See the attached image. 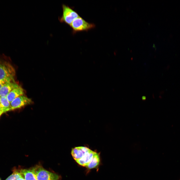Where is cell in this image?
<instances>
[{
  "instance_id": "obj_1",
  "label": "cell",
  "mask_w": 180,
  "mask_h": 180,
  "mask_svg": "<svg viewBox=\"0 0 180 180\" xmlns=\"http://www.w3.org/2000/svg\"><path fill=\"white\" fill-rule=\"evenodd\" d=\"M15 74V70L10 63L0 60V83L4 84L14 81Z\"/></svg>"
},
{
  "instance_id": "obj_2",
  "label": "cell",
  "mask_w": 180,
  "mask_h": 180,
  "mask_svg": "<svg viewBox=\"0 0 180 180\" xmlns=\"http://www.w3.org/2000/svg\"><path fill=\"white\" fill-rule=\"evenodd\" d=\"M62 15L58 18V20L60 22L64 23L70 26L74 20L80 16L76 11L68 6L62 4Z\"/></svg>"
},
{
  "instance_id": "obj_3",
  "label": "cell",
  "mask_w": 180,
  "mask_h": 180,
  "mask_svg": "<svg viewBox=\"0 0 180 180\" xmlns=\"http://www.w3.org/2000/svg\"><path fill=\"white\" fill-rule=\"evenodd\" d=\"M72 32L74 33L77 32L87 31L95 27L93 23H90L86 21L80 16L75 19L70 25Z\"/></svg>"
},
{
  "instance_id": "obj_4",
  "label": "cell",
  "mask_w": 180,
  "mask_h": 180,
  "mask_svg": "<svg viewBox=\"0 0 180 180\" xmlns=\"http://www.w3.org/2000/svg\"><path fill=\"white\" fill-rule=\"evenodd\" d=\"M37 180H59L58 174L47 170L40 165L34 167Z\"/></svg>"
},
{
  "instance_id": "obj_5",
  "label": "cell",
  "mask_w": 180,
  "mask_h": 180,
  "mask_svg": "<svg viewBox=\"0 0 180 180\" xmlns=\"http://www.w3.org/2000/svg\"><path fill=\"white\" fill-rule=\"evenodd\" d=\"M33 102L31 98L24 95L15 98L10 103V104L12 110L30 104Z\"/></svg>"
},
{
  "instance_id": "obj_6",
  "label": "cell",
  "mask_w": 180,
  "mask_h": 180,
  "mask_svg": "<svg viewBox=\"0 0 180 180\" xmlns=\"http://www.w3.org/2000/svg\"><path fill=\"white\" fill-rule=\"evenodd\" d=\"M19 86L14 81L5 84L0 88V97L6 96L13 90Z\"/></svg>"
},
{
  "instance_id": "obj_7",
  "label": "cell",
  "mask_w": 180,
  "mask_h": 180,
  "mask_svg": "<svg viewBox=\"0 0 180 180\" xmlns=\"http://www.w3.org/2000/svg\"><path fill=\"white\" fill-rule=\"evenodd\" d=\"M95 152L89 149L82 158L76 161L79 165L86 167L91 161Z\"/></svg>"
},
{
  "instance_id": "obj_8",
  "label": "cell",
  "mask_w": 180,
  "mask_h": 180,
  "mask_svg": "<svg viewBox=\"0 0 180 180\" xmlns=\"http://www.w3.org/2000/svg\"><path fill=\"white\" fill-rule=\"evenodd\" d=\"M89 149L86 147H75L72 148L71 154L74 159L76 161L82 158Z\"/></svg>"
},
{
  "instance_id": "obj_9",
  "label": "cell",
  "mask_w": 180,
  "mask_h": 180,
  "mask_svg": "<svg viewBox=\"0 0 180 180\" xmlns=\"http://www.w3.org/2000/svg\"><path fill=\"white\" fill-rule=\"evenodd\" d=\"M19 170L25 180H37L34 167Z\"/></svg>"
},
{
  "instance_id": "obj_10",
  "label": "cell",
  "mask_w": 180,
  "mask_h": 180,
  "mask_svg": "<svg viewBox=\"0 0 180 180\" xmlns=\"http://www.w3.org/2000/svg\"><path fill=\"white\" fill-rule=\"evenodd\" d=\"M24 89L20 86L16 88L11 91L6 96L10 103L17 97L24 95Z\"/></svg>"
},
{
  "instance_id": "obj_11",
  "label": "cell",
  "mask_w": 180,
  "mask_h": 180,
  "mask_svg": "<svg viewBox=\"0 0 180 180\" xmlns=\"http://www.w3.org/2000/svg\"><path fill=\"white\" fill-rule=\"evenodd\" d=\"M0 101L1 110L4 113L12 110L10 103L6 96L0 97Z\"/></svg>"
},
{
  "instance_id": "obj_12",
  "label": "cell",
  "mask_w": 180,
  "mask_h": 180,
  "mask_svg": "<svg viewBox=\"0 0 180 180\" xmlns=\"http://www.w3.org/2000/svg\"><path fill=\"white\" fill-rule=\"evenodd\" d=\"M100 162V158L99 154L95 152L91 161L86 167L89 169L95 168L98 165Z\"/></svg>"
},
{
  "instance_id": "obj_13",
  "label": "cell",
  "mask_w": 180,
  "mask_h": 180,
  "mask_svg": "<svg viewBox=\"0 0 180 180\" xmlns=\"http://www.w3.org/2000/svg\"><path fill=\"white\" fill-rule=\"evenodd\" d=\"M23 177L20 170H14L13 173L5 180H18Z\"/></svg>"
},
{
  "instance_id": "obj_14",
  "label": "cell",
  "mask_w": 180,
  "mask_h": 180,
  "mask_svg": "<svg viewBox=\"0 0 180 180\" xmlns=\"http://www.w3.org/2000/svg\"><path fill=\"white\" fill-rule=\"evenodd\" d=\"M18 180H25L23 177L19 178Z\"/></svg>"
},
{
  "instance_id": "obj_15",
  "label": "cell",
  "mask_w": 180,
  "mask_h": 180,
  "mask_svg": "<svg viewBox=\"0 0 180 180\" xmlns=\"http://www.w3.org/2000/svg\"><path fill=\"white\" fill-rule=\"evenodd\" d=\"M4 112L2 111H0V117L1 116V115L2 114H3Z\"/></svg>"
},
{
  "instance_id": "obj_16",
  "label": "cell",
  "mask_w": 180,
  "mask_h": 180,
  "mask_svg": "<svg viewBox=\"0 0 180 180\" xmlns=\"http://www.w3.org/2000/svg\"><path fill=\"white\" fill-rule=\"evenodd\" d=\"M4 84H2L0 83V88H1V87L4 85Z\"/></svg>"
},
{
  "instance_id": "obj_17",
  "label": "cell",
  "mask_w": 180,
  "mask_h": 180,
  "mask_svg": "<svg viewBox=\"0 0 180 180\" xmlns=\"http://www.w3.org/2000/svg\"><path fill=\"white\" fill-rule=\"evenodd\" d=\"M0 111H2L1 110V109H0Z\"/></svg>"
},
{
  "instance_id": "obj_18",
  "label": "cell",
  "mask_w": 180,
  "mask_h": 180,
  "mask_svg": "<svg viewBox=\"0 0 180 180\" xmlns=\"http://www.w3.org/2000/svg\"><path fill=\"white\" fill-rule=\"evenodd\" d=\"M144 97L143 98H142V99H144V100L145 99H146V98H144L145 96H144V97Z\"/></svg>"
},
{
  "instance_id": "obj_19",
  "label": "cell",
  "mask_w": 180,
  "mask_h": 180,
  "mask_svg": "<svg viewBox=\"0 0 180 180\" xmlns=\"http://www.w3.org/2000/svg\"></svg>"
}]
</instances>
